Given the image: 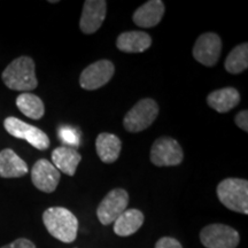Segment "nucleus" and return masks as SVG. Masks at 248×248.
Segmentation results:
<instances>
[{
  "label": "nucleus",
  "mask_w": 248,
  "mask_h": 248,
  "mask_svg": "<svg viewBox=\"0 0 248 248\" xmlns=\"http://www.w3.org/2000/svg\"><path fill=\"white\" fill-rule=\"evenodd\" d=\"M43 222L48 233L62 243L70 244L76 240L78 219L63 207H51L43 214Z\"/></svg>",
  "instance_id": "1"
},
{
  "label": "nucleus",
  "mask_w": 248,
  "mask_h": 248,
  "mask_svg": "<svg viewBox=\"0 0 248 248\" xmlns=\"http://www.w3.org/2000/svg\"><path fill=\"white\" fill-rule=\"evenodd\" d=\"M1 78L8 89L23 93L32 91L38 85L35 62L29 57H20L12 61L2 71Z\"/></svg>",
  "instance_id": "2"
},
{
  "label": "nucleus",
  "mask_w": 248,
  "mask_h": 248,
  "mask_svg": "<svg viewBox=\"0 0 248 248\" xmlns=\"http://www.w3.org/2000/svg\"><path fill=\"white\" fill-rule=\"evenodd\" d=\"M217 197L223 206L247 215L248 214V182L241 178H226L216 188Z\"/></svg>",
  "instance_id": "3"
},
{
  "label": "nucleus",
  "mask_w": 248,
  "mask_h": 248,
  "mask_svg": "<svg viewBox=\"0 0 248 248\" xmlns=\"http://www.w3.org/2000/svg\"><path fill=\"white\" fill-rule=\"evenodd\" d=\"M159 115V105L151 98L141 99L124 116L123 125L126 131L137 133L150 128Z\"/></svg>",
  "instance_id": "4"
},
{
  "label": "nucleus",
  "mask_w": 248,
  "mask_h": 248,
  "mask_svg": "<svg viewBox=\"0 0 248 248\" xmlns=\"http://www.w3.org/2000/svg\"><path fill=\"white\" fill-rule=\"evenodd\" d=\"M200 240L206 248H235L240 235L237 230L225 224H209L201 230Z\"/></svg>",
  "instance_id": "5"
},
{
  "label": "nucleus",
  "mask_w": 248,
  "mask_h": 248,
  "mask_svg": "<svg viewBox=\"0 0 248 248\" xmlns=\"http://www.w3.org/2000/svg\"><path fill=\"white\" fill-rule=\"evenodd\" d=\"M4 126L9 135L15 138L24 139L39 151L47 150L49 147V139L47 135L37 128V126L28 124L16 117H7L4 121Z\"/></svg>",
  "instance_id": "6"
},
{
  "label": "nucleus",
  "mask_w": 248,
  "mask_h": 248,
  "mask_svg": "<svg viewBox=\"0 0 248 248\" xmlns=\"http://www.w3.org/2000/svg\"><path fill=\"white\" fill-rule=\"evenodd\" d=\"M184 153L177 140L170 137H161L154 141L151 148V161L157 167H172L182 163Z\"/></svg>",
  "instance_id": "7"
},
{
  "label": "nucleus",
  "mask_w": 248,
  "mask_h": 248,
  "mask_svg": "<svg viewBox=\"0 0 248 248\" xmlns=\"http://www.w3.org/2000/svg\"><path fill=\"white\" fill-rule=\"evenodd\" d=\"M129 203V194L123 188H114L102 199L97 209L99 222L102 225H109L126 210Z\"/></svg>",
  "instance_id": "8"
},
{
  "label": "nucleus",
  "mask_w": 248,
  "mask_h": 248,
  "mask_svg": "<svg viewBox=\"0 0 248 248\" xmlns=\"http://www.w3.org/2000/svg\"><path fill=\"white\" fill-rule=\"evenodd\" d=\"M115 73V67L109 60H99L82 71L79 77L80 88L93 91L106 85Z\"/></svg>",
  "instance_id": "9"
},
{
  "label": "nucleus",
  "mask_w": 248,
  "mask_h": 248,
  "mask_svg": "<svg viewBox=\"0 0 248 248\" xmlns=\"http://www.w3.org/2000/svg\"><path fill=\"white\" fill-rule=\"evenodd\" d=\"M222 52V40L214 32H206L198 37L193 47V57L206 67L215 66Z\"/></svg>",
  "instance_id": "10"
},
{
  "label": "nucleus",
  "mask_w": 248,
  "mask_h": 248,
  "mask_svg": "<svg viewBox=\"0 0 248 248\" xmlns=\"http://www.w3.org/2000/svg\"><path fill=\"white\" fill-rule=\"evenodd\" d=\"M61 176L60 171L55 168L52 162L40 159L33 164L31 169V181L39 191L45 193H52L58 187Z\"/></svg>",
  "instance_id": "11"
},
{
  "label": "nucleus",
  "mask_w": 248,
  "mask_h": 248,
  "mask_svg": "<svg viewBox=\"0 0 248 248\" xmlns=\"http://www.w3.org/2000/svg\"><path fill=\"white\" fill-rule=\"evenodd\" d=\"M107 2L105 0H86L83 6L79 28L85 35H92L100 29L106 18Z\"/></svg>",
  "instance_id": "12"
},
{
  "label": "nucleus",
  "mask_w": 248,
  "mask_h": 248,
  "mask_svg": "<svg viewBox=\"0 0 248 248\" xmlns=\"http://www.w3.org/2000/svg\"><path fill=\"white\" fill-rule=\"evenodd\" d=\"M164 15V4L161 0H150L136 9L133 22L140 28H153L161 22Z\"/></svg>",
  "instance_id": "13"
},
{
  "label": "nucleus",
  "mask_w": 248,
  "mask_h": 248,
  "mask_svg": "<svg viewBox=\"0 0 248 248\" xmlns=\"http://www.w3.org/2000/svg\"><path fill=\"white\" fill-rule=\"evenodd\" d=\"M152 45L151 36L142 31H126L117 37L116 46L124 53H142Z\"/></svg>",
  "instance_id": "14"
},
{
  "label": "nucleus",
  "mask_w": 248,
  "mask_h": 248,
  "mask_svg": "<svg viewBox=\"0 0 248 248\" xmlns=\"http://www.w3.org/2000/svg\"><path fill=\"white\" fill-rule=\"evenodd\" d=\"M82 156L76 148L69 146H60L52 152V164L59 171L68 176H74Z\"/></svg>",
  "instance_id": "15"
},
{
  "label": "nucleus",
  "mask_w": 248,
  "mask_h": 248,
  "mask_svg": "<svg viewBox=\"0 0 248 248\" xmlns=\"http://www.w3.org/2000/svg\"><path fill=\"white\" fill-rule=\"evenodd\" d=\"M27 163L11 148L0 152V177L18 178L27 175Z\"/></svg>",
  "instance_id": "16"
},
{
  "label": "nucleus",
  "mask_w": 248,
  "mask_h": 248,
  "mask_svg": "<svg viewBox=\"0 0 248 248\" xmlns=\"http://www.w3.org/2000/svg\"><path fill=\"white\" fill-rule=\"evenodd\" d=\"M95 150L102 162L113 163L119 159L122 150V141L113 133L102 132L95 140Z\"/></svg>",
  "instance_id": "17"
},
{
  "label": "nucleus",
  "mask_w": 248,
  "mask_h": 248,
  "mask_svg": "<svg viewBox=\"0 0 248 248\" xmlns=\"http://www.w3.org/2000/svg\"><path fill=\"white\" fill-rule=\"evenodd\" d=\"M145 221L144 214L139 209H126L114 222L113 230L120 237H129L141 228Z\"/></svg>",
  "instance_id": "18"
},
{
  "label": "nucleus",
  "mask_w": 248,
  "mask_h": 248,
  "mask_svg": "<svg viewBox=\"0 0 248 248\" xmlns=\"http://www.w3.org/2000/svg\"><path fill=\"white\" fill-rule=\"evenodd\" d=\"M240 102V94L234 88L216 90L207 95V104L218 113H228Z\"/></svg>",
  "instance_id": "19"
},
{
  "label": "nucleus",
  "mask_w": 248,
  "mask_h": 248,
  "mask_svg": "<svg viewBox=\"0 0 248 248\" xmlns=\"http://www.w3.org/2000/svg\"><path fill=\"white\" fill-rule=\"evenodd\" d=\"M16 106L23 115L32 120H40L44 116V102L37 95L30 92L21 93L16 98Z\"/></svg>",
  "instance_id": "20"
},
{
  "label": "nucleus",
  "mask_w": 248,
  "mask_h": 248,
  "mask_svg": "<svg viewBox=\"0 0 248 248\" xmlns=\"http://www.w3.org/2000/svg\"><path fill=\"white\" fill-rule=\"evenodd\" d=\"M225 70L232 75L243 73L244 70L247 69L248 67V44L243 43V44L235 46L232 51L226 57L224 63Z\"/></svg>",
  "instance_id": "21"
},
{
  "label": "nucleus",
  "mask_w": 248,
  "mask_h": 248,
  "mask_svg": "<svg viewBox=\"0 0 248 248\" xmlns=\"http://www.w3.org/2000/svg\"><path fill=\"white\" fill-rule=\"evenodd\" d=\"M58 132H59V138L61 139L63 144L69 145V147L79 145V135L77 133L75 129L64 125V126H61V128H59Z\"/></svg>",
  "instance_id": "22"
},
{
  "label": "nucleus",
  "mask_w": 248,
  "mask_h": 248,
  "mask_svg": "<svg viewBox=\"0 0 248 248\" xmlns=\"http://www.w3.org/2000/svg\"><path fill=\"white\" fill-rule=\"evenodd\" d=\"M155 248H183V246L175 238L162 237L155 244Z\"/></svg>",
  "instance_id": "23"
},
{
  "label": "nucleus",
  "mask_w": 248,
  "mask_h": 248,
  "mask_svg": "<svg viewBox=\"0 0 248 248\" xmlns=\"http://www.w3.org/2000/svg\"><path fill=\"white\" fill-rule=\"evenodd\" d=\"M234 122L241 130H244L245 132L248 131V111L247 110H241L235 116Z\"/></svg>",
  "instance_id": "24"
},
{
  "label": "nucleus",
  "mask_w": 248,
  "mask_h": 248,
  "mask_svg": "<svg viewBox=\"0 0 248 248\" xmlns=\"http://www.w3.org/2000/svg\"><path fill=\"white\" fill-rule=\"evenodd\" d=\"M1 248H36V246L32 241L28 240L26 238H20V239H16Z\"/></svg>",
  "instance_id": "25"
}]
</instances>
